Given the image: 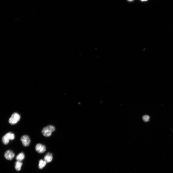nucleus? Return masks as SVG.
<instances>
[{"label": "nucleus", "mask_w": 173, "mask_h": 173, "mask_svg": "<svg viewBox=\"0 0 173 173\" xmlns=\"http://www.w3.org/2000/svg\"><path fill=\"white\" fill-rule=\"evenodd\" d=\"M47 126L52 132L54 131L55 130V127L52 125H48Z\"/></svg>", "instance_id": "12"}, {"label": "nucleus", "mask_w": 173, "mask_h": 173, "mask_svg": "<svg viewBox=\"0 0 173 173\" xmlns=\"http://www.w3.org/2000/svg\"><path fill=\"white\" fill-rule=\"evenodd\" d=\"M4 155V157L6 159L8 160H11L14 158L15 154L13 151L8 150L5 152Z\"/></svg>", "instance_id": "4"}, {"label": "nucleus", "mask_w": 173, "mask_h": 173, "mask_svg": "<svg viewBox=\"0 0 173 173\" xmlns=\"http://www.w3.org/2000/svg\"><path fill=\"white\" fill-rule=\"evenodd\" d=\"M15 136L14 133L11 132H8L2 137V142L4 144H7L9 143L10 140H13L15 138Z\"/></svg>", "instance_id": "1"}, {"label": "nucleus", "mask_w": 173, "mask_h": 173, "mask_svg": "<svg viewBox=\"0 0 173 173\" xmlns=\"http://www.w3.org/2000/svg\"><path fill=\"white\" fill-rule=\"evenodd\" d=\"M25 157V155L23 153L21 152L19 153L16 156V159L17 161H21L23 160Z\"/></svg>", "instance_id": "9"}, {"label": "nucleus", "mask_w": 173, "mask_h": 173, "mask_svg": "<svg viewBox=\"0 0 173 173\" xmlns=\"http://www.w3.org/2000/svg\"><path fill=\"white\" fill-rule=\"evenodd\" d=\"M20 118V115L17 113H13L8 120L9 123L11 124L14 125L17 123Z\"/></svg>", "instance_id": "2"}, {"label": "nucleus", "mask_w": 173, "mask_h": 173, "mask_svg": "<svg viewBox=\"0 0 173 173\" xmlns=\"http://www.w3.org/2000/svg\"><path fill=\"white\" fill-rule=\"evenodd\" d=\"M23 163L21 161H17L14 164L15 169L18 171H19L21 169Z\"/></svg>", "instance_id": "8"}, {"label": "nucleus", "mask_w": 173, "mask_h": 173, "mask_svg": "<svg viewBox=\"0 0 173 173\" xmlns=\"http://www.w3.org/2000/svg\"><path fill=\"white\" fill-rule=\"evenodd\" d=\"M35 149L36 151L39 153H44L46 150V147L44 145L41 143L37 144L35 147Z\"/></svg>", "instance_id": "5"}, {"label": "nucleus", "mask_w": 173, "mask_h": 173, "mask_svg": "<svg viewBox=\"0 0 173 173\" xmlns=\"http://www.w3.org/2000/svg\"><path fill=\"white\" fill-rule=\"evenodd\" d=\"M43 135L45 137H49L51 136L52 132L47 126L43 127L42 130Z\"/></svg>", "instance_id": "6"}, {"label": "nucleus", "mask_w": 173, "mask_h": 173, "mask_svg": "<svg viewBox=\"0 0 173 173\" xmlns=\"http://www.w3.org/2000/svg\"><path fill=\"white\" fill-rule=\"evenodd\" d=\"M20 140L23 145L25 147L28 146L31 142L30 138L28 136L26 135L22 136L20 138Z\"/></svg>", "instance_id": "3"}, {"label": "nucleus", "mask_w": 173, "mask_h": 173, "mask_svg": "<svg viewBox=\"0 0 173 173\" xmlns=\"http://www.w3.org/2000/svg\"><path fill=\"white\" fill-rule=\"evenodd\" d=\"M147 0H141V1H147Z\"/></svg>", "instance_id": "13"}, {"label": "nucleus", "mask_w": 173, "mask_h": 173, "mask_svg": "<svg viewBox=\"0 0 173 173\" xmlns=\"http://www.w3.org/2000/svg\"><path fill=\"white\" fill-rule=\"evenodd\" d=\"M47 162L43 159H40L39 161L38 167L39 169H41L46 166Z\"/></svg>", "instance_id": "10"}, {"label": "nucleus", "mask_w": 173, "mask_h": 173, "mask_svg": "<svg viewBox=\"0 0 173 173\" xmlns=\"http://www.w3.org/2000/svg\"><path fill=\"white\" fill-rule=\"evenodd\" d=\"M53 159L52 154L49 152L47 153L44 157V160L48 163L51 162Z\"/></svg>", "instance_id": "7"}, {"label": "nucleus", "mask_w": 173, "mask_h": 173, "mask_svg": "<svg viewBox=\"0 0 173 173\" xmlns=\"http://www.w3.org/2000/svg\"><path fill=\"white\" fill-rule=\"evenodd\" d=\"M150 118L149 116L147 115H145L143 116L142 118L144 121L147 122L149 121Z\"/></svg>", "instance_id": "11"}]
</instances>
